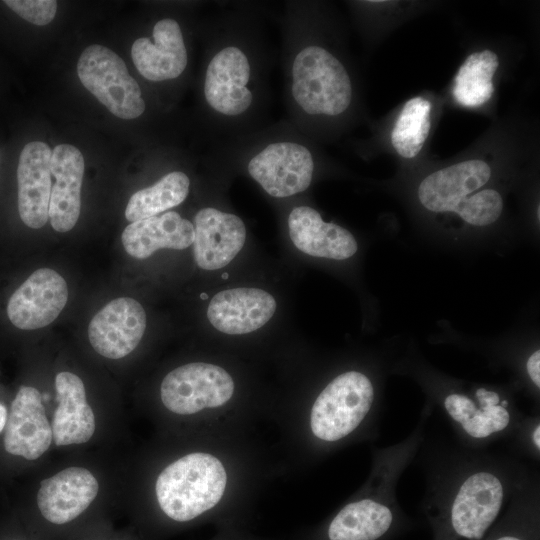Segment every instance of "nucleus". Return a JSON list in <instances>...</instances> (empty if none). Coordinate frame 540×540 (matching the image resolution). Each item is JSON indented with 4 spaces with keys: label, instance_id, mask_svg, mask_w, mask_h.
<instances>
[{
    "label": "nucleus",
    "instance_id": "f257e3e1",
    "mask_svg": "<svg viewBox=\"0 0 540 540\" xmlns=\"http://www.w3.org/2000/svg\"><path fill=\"white\" fill-rule=\"evenodd\" d=\"M220 36L205 66L202 95L214 122L236 125L250 119L261 102V61L242 32Z\"/></svg>",
    "mask_w": 540,
    "mask_h": 540
},
{
    "label": "nucleus",
    "instance_id": "f03ea898",
    "mask_svg": "<svg viewBox=\"0 0 540 540\" xmlns=\"http://www.w3.org/2000/svg\"><path fill=\"white\" fill-rule=\"evenodd\" d=\"M286 88L290 108L306 117H335L352 102V82L342 62L325 47L314 43L289 49Z\"/></svg>",
    "mask_w": 540,
    "mask_h": 540
},
{
    "label": "nucleus",
    "instance_id": "f8f14e48",
    "mask_svg": "<svg viewBox=\"0 0 540 540\" xmlns=\"http://www.w3.org/2000/svg\"><path fill=\"white\" fill-rule=\"evenodd\" d=\"M52 443V428L42 395L32 386L22 385L11 404L4 433V448L26 460L41 457Z\"/></svg>",
    "mask_w": 540,
    "mask_h": 540
},
{
    "label": "nucleus",
    "instance_id": "39448f33",
    "mask_svg": "<svg viewBox=\"0 0 540 540\" xmlns=\"http://www.w3.org/2000/svg\"><path fill=\"white\" fill-rule=\"evenodd\" d=\"M77 73L82 85L116 117L131 120L144 113L146 104L139 84L111 49L100 44L88 46L79 57Z\"/></svg>",
    "mask_w": 540,
    "mask_h": 540
},
{
    "label": "nucleus",
    "instance_id": "4468645a",
    "mask_svg": "<svg viewBox=\"0 0 540 540\" xmlns=\"http://www.w3.org/2000/svg\"><path fill=\"white\" fill-rule=\"evenodd\" d=\"M50 147L31 141L22 149L17 167L18 211L23 223L33 229L49 220L52 188Z\"/></svg>",
    "mask_w": 540,
    "mask_h": 540
},
{
    "label": "nucleus",
    "instance_id": "4be33fe9",
    "mask_svg": "<svg viewBox=\"0 0 540 540\" xmlns=\"http://www.w3.org/2000/svg\"><path fill=\"white\" fill-rule=\"evenodd\" d=\"M476 397L481 405L480 409L461 394H450L444 405L450 416L474 438H484L506 428L510 415L505 407L498 405V394L480 388L476 391Z\"/></svg>",
    "mask_w": 540,
    "mask_h": 540
},
{
    "label": "nucleus",
    "instance_id": "2eb2a0df",
    "mask_svg": "<svg viewBox=\"0 0 540 540\" xmlns=\"http://www.w3.org/2000/svg\"><path fill=\"white\" fill-rule=\"evenodd\" d=\"M98 491L99 483L88 469L69 467L42 480L36 500L42 516L61 525L82 514Z\"/></svg>",
    "mask_w": 540,
    "mask_h": 540
},
{
    "label": "nucleus",
    "instance_id": "f3484780",
    "mask_svg": "<svg viewBox=\"0 0 540 540\" xmlns=\"http://www.w3.org/2000/svg\"><path fill=\"white\" fill-rule=\"evenodd\" d=\"M503 501L500 480L489 472H477L461 485L452 505L454 530L468 539H480L496 518Z\"/></svg>",
    "mask_w": 540,
    "mask_h": 540
},
{
    "label": "nucleus",
    "instance_id": "7c9ffc66",
    "mask_svg": "<svg viewBox=\"0 0 540 540\" xmlns=\"http://www.w3.org/2000/svg\"><path fill=\"white\" fill-rule=\"evenodd\" d=\"M497 540H520V539H518L516 537H512V536H505V537H501V538H499Z\"/></svg>",
    "mask_w": 540,
    "mask_h": 540
},
{
    "label": "nucleus",
    "instance_id": "bb28decb",
    "mask_svg": "<svg viewBox=\"0 0 540 540\" xmlns=\"http://www.w3.org/2000/svg\"><path fill=\"white\" fill-rule=\"evenodd\" d=\"M4 4L24 20L38 26L50 23L58 6L55 0H5Z\"/></svg>",
    "mask_w": 540,
    "mask_h": 540
},
{
    "label": "nucleus",
    "instance_id": "dca6fc26",
    "mask_svg": "<svg viewBox=\"0 0 540 540\" xmlns=\"http://www.w3.org/2000/svg\"><path fill=\"white\" fill-rule=\"evenodd\" d=\"M274 297L258 288H233L211 299L207 318L214 328L226 334H246L265 325L276 311Z\"/></svg>",
    "mask_w": 540,
    "mask_h": 540
},
{
    "label": "nucleus",
    "instance_id": "7ed1b4c3",
    "mask_svg": "<svg viewBox=\"0 0 540 540\" xmlns=\"http://www.w3.org/2000/svg\"><path fill=\"white\" fill-rule=\"evenodd\" d=\"M491 176L490 166L483 160L460 162L425 177L419 185L421 204L433 212H454L475 226L495 222L502 213L503 200L493 189H484Z\"/></svg>",
    "mask_w": 540,
    "mask_h": 540
},
{
    "label": "nucleus",
    "instance_id": "a211bd4d",
    "mask_svg": "<svg viewBox=\"0 0 540 540\" xmlns=\"http://www.w3.org/2000/svg\"><path fill=\"white\" fill-rule=\"evenodd\" d=\"M84 170V158L78 148L60 144L53 149L51 174L55 182L51 188L49 220L57 232L70 231L79 219Z\"/></svg>",
    "mask_w": 540,
    "mask_h": 540
},
{
    "label": "nucleus",
    "instance_id": "c85d7f7f",
    "mask_svg": "<svg viewBox=\"0 0 540 540\" xmlns=\"http://www.w3.org/2000/svg\"><path fill=\"white\" fill-rule=\"evenodd\" d=\"M7 409L4 404L0 403V432L3 431L7 422Z\"/></svg>",
    "mask_w": 540,
    "mask_h": 540
},
{
    "label": "nucleus",
    "instance_id": "9d476101",
    "mask_svg": "<svg viewBox=\"0 0 540 540\" xmlns=\"http://www.w3.org/2000/svg\"><path fill=\"white\" fill-rule=\"evenodd\" d=\"M147 324L143 306L130 297H119L107 303L91 319L88 338L101 356L120 359L140 343Z\"/></svg>",
    "mask_w": 540,
    "mask_h": 540
},
{
    "label": "nucleus",
    "instance_id": "c756f323",
    "mask_svg": "<svg viewBox=\"0 0 540 540\" xmlns=\"http://www.w3.org/2000/svg\"><path fill=\"white\" fill-rule=\"evenodd\" d=\"M539 434H540V427L539 425L536 427L535 431L533 432V440H534V443L535 445L539 448L540 447V438H539Z\"/></svg>",
    "mask_w": 540,
    "mask_h": 540
},
{
    "label": "nucleus",
    "instance_id": "1a4fd4ad",
    "mask_svg": "<svg viewBox=\"0 0 540 540\" xmlns=\"http://www.w3.org/2000/svg\"><path fill=\"white\" fill-rule=\"evenodd\" d=\"M68 300L65 279L50 268L34 271L11 295L7 304L10 322L22 330L51 324Z\"/></svg>",
    "mask_w": 540,
    "mask_h": 540
},
{
    "label": "nucleus",
    "instance_id": "a878e982",
    "mask_svg": "<svg viewBox=\"0 0 540 540\" xmlns=\"http://www.w3.org/2000/svg\"><path fill=\"white\" fill-rule=\"evenodd\" d=\"M431 109L423 97L404 104L391 131L392 146L401 157L414 158L421 151L431 129Z\"/></svg>",
    "mask_w": 540,
    "mask_h": 540
},
{
    "label": "nucleus",
    "instance_id": "6e6552de",
    "mask_svg": "<svg viewBox=\"0 0 540 540\" xmlns=\"http://www.w3.org/2000/svg\"><path fill=\"white\" fill-rule=\"evenodd\" d=\"M233 392L234 382L226 370L202 362L175 368L164 377L160 387L164 406L180 415L222 406Z\"/></svg>",
    "mask_w": 540,
    "mask_h": 540
},
{
    "label": "nucleus",
    "instance_id": "393cba45",
    "mask_svg": "<svg viewBox=\"0 0 540 540\" xmlns=\"http://www.w3.org/2000/svg\"><path fill=\"white\" fill-rule=\"evenodd\" d=\"M498 66V56L491 50L470 54L455 75L452 91L455 100L465 107H478L489 101Z\"/></svg>",
    "mask_w": 540,
    "mask_h": 540
},
{
    "label": "nucleus",
    "instance_id": "0eeeda50",
    "mask_svg": "<svg viewBox=\"0 0 540 540\" xmlns=\"http://www.w3.org/2000/svg\"><path fill=\"white\" fill-rule=\"evenodd\" d=\"M247 173L270 196L286 198L311 184L315 163L311 150L295 139H275L250 152Z\"/></svg>",
    "mask_w": 540,
    "mask_h": 540
},
{
    "label": "nucleus",
    "instance_id": "412c9836",
    "mask_svg": "<svg viewBox=\"0 0 540 540\" xmlns=\"http://www.w3.org/2000/svg\"><path fill=\"white\" fill-rule=\"evenodd\" d=\"M125 251L146 259L159 249L183 250L194 242L192 222L175 211L131 222L122 232Z\"/></svg>",
    "mask_w": 540,
    "mask_h": 540
},
{
    "label": "nucleus",
    "instance_id": "aec40b11",
    "mask_svg": "<svg viewBox=\"0 0 540 540\" xmlns=\"http://www.w3.org/2000/svg\"><path fill=\"white\" fill-rule=\"evenodd\" d=\"M55 390L58 405L51 425L55 445L88 442L95 432L96 421L83 381L72 372H59L55 377Z\"/></svg>",
    "mask_w": 540,
    "mask_h": 540
},
{
    "label": "nucleus",
    "instance_id": "423d86ee",
    "mask_svg": "<svg viewBox=\"0 0 540 540\" xmlns=\"http://www.w3.org/2000/svg\"><path fill=\"white\" fill-rule=\"evenodd\" d=\"M373 399V386L364 374L349 371L337 376L312 406L310 426L313 434L324 441L342 439L362 422Z\"/></svg>",
    "mask_w": 540,
    "mask_h": 540
},
{
    "label": "nucleus",
    "instance_id": "cd10ccee",
    "mask_svg": "<svg viewBox=\"0 0 540 540\" xmlns=\"http://www.w3.org/2000/svg\"><path fill=\"white\" fill-rule=\"evenodd\" d=\"M540 351H535L528 359L527 362V371L537 387L540 386Z\"/></svg>",
    "mask_w": 540,
    "mask_h": 540
},
{
    "label": "nucleus",
    "instance_id": "b1692460",
    "mask_svg": "<svg viewBox=\"0 0 540 540\" xmlns=\"http://www.w3.org/2000/svg\"><path fill=\"white\" fill-rule=\"evenodd\" d=\"M190 191V179L182 171H172L153 185L140 189L129 199L125 217L130 222L159 215L180 205Z\"/></svg>",
    "mask_w": 540,
    "mask_h": 540
},
{
    "label": "nucleus",
    "instance_id": "9b49d317",
    "mask_svg": "<svg viewBox=\"0 0 540 540\" xmlns=\"http://www.w3.org/2000/svg\"><path fill=\"white\" fill-rule=\"evenodd\" d=\"M131 57L148 81L160 83L180 77L188 65V49L179 22L173 18L158 20L151 37L133 42Z\"/></svg>",
    "mask_w": 540,
    "mask_h": 540
},
{
    "label": "nucleus",
    "instance_id": "6ab92c4d",
    "mask_svg": "<svg viewBox=\"0 0 540 540\" xmlns=\"http://www.w3.org/2000/svg\"><path fill=\"white\" fill-rule=\"evenodd\" d=\"M287 224L291 241L307 255L344 260L357 251V242L347 229L323 221L319 212L310 206L294 207Z\"/></svg>",
    "mask_w": 540,
    "mask_h": 540
},
{
    "label": "nucleus",
    "instance_id": "ddd939ff",
    "mask_svg": "<svg viewBox=\"0 0 540 540\" xmlns=\"http://www.w3.org/2000/svg\"><path fill=\"white\" fill-rule=\"evenodd\" d=\"M194 259L205 270L228 265L241 251L246 227L240 217L214 207L200 209L194 216Z\"/></svg>",
    "mask_w": 540,
    "mask_h": 540
},
{
    "label": "nucleus",
    "instance_id": "20e7f679",
    "mask_svg": "<svg viewBox=\"0 0 540 540\" xmlns=\"http://www.w3.org/2000/svg\"><path fill=\"white\" fill-rule=\"evenodd\" d=\"M227 475L221 461L208 453H190L169 464L157 477L156 497L162 511L179 522L213 508L222 498Z\"/></svg>",
    "mask_w": 540,
    "mask_h": 540
},
{
    "label": "nucleus",
    "instance_id": "5701e85b",
    "mask_svg": "<svg viewBox=\"0 0 540 540\" xmlns=\"http://www.w3.org/2000/svg\"><path fill=\"white\" fill-rule=\"evenodd\" d=\"M392 513L388 507L370 499L346 505L332 520L330 540H376L390 527Z\"/></svg>",
    "mask_w": 540,
    "mask_h": 540
}]
</instances>
